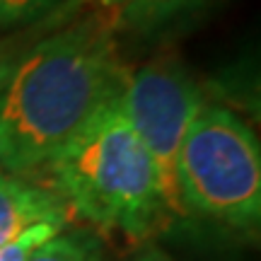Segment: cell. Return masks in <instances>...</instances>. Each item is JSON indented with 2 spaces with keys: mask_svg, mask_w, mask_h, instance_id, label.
<instances>
[{
  "mask_svg": "<svg viewBox=\"0 0 261 261\" xmlns=\"http://www.w3.org/2000/svg\"><path fill=\"white\" fill-rule=\"evenodd\" d=\"M54 3L56 0H0V29L37 17Z\"/></svg>",
  "mask_w": 261,
  "mask_h": 261,
  "instance_id": "ba28073f",
  "label": "cell"
},
{
  "mask_svg": "<svg viewBox=\"0 0 261 261\" xmlns=\"http://www.w3.org/2000/svg\"><path fill=\"white\" fill-rule=\"evenodd\" d=\"M133 261H172V259H169V254H165L155 244H143L138 252H136Z\"/></svg>",
  "mask_w": 261,
  "mask_h": 261,
  "instance_id": "9c48e42d",
  "label": "cell"
},
{
  "mask_svg": "<svg viewBox=\"0 0 261 261\" xmlns=\"http://www.w3.org/2000/svg\"><path fill=\"white\" fill-rule=\"evenodd\" d=\"M29 261H109L102 240L94 232L77 227L68 230L63 227L56 237L44 242Z\"/></svg>",
  "mask_w": 261,
  "mask_h": 261,
  "instance_id": "8992f818",
  "label": "cell"
},
{
  "mask_svg": "<svg viewBox=\"0 0 261 261\" xmlns=\"http://www.w3.org/2000/svg\"><path fill=\"white\" fill-rule=\"evenodd\" d=\"M181 213L232 230H252L261 218V150L234 112L205 102L187 128L174 169Z\"/></svg>",
  "mask_w": 261,
  "mask_h": 261,
  "instance_id": "3957f363",
  "label": "cell"
},
{
  "mask_svg": "<svg viewBox=\"0 0 261 261\" xmlns=\"http://www.w3.org/2000/svg\"><path fill=\"white\" fill-rule=\"evenodd\" d=\"M104 5H123V3H158V0H102Z\"/></svg>",
  "mask_w": 261,
  "mask_h": 261,
  "instance_id": "8fae6325",
  "label": "cell"
},
{
  "mask_svg": "<svg viewBox=\"0 0 261 261\" xmlns=\"http://www.w3.org/2000/svg\"><path fill=\"white\" fill-rule=\"evenodd\" d=\"M65 203L51 189L0 169V247L41 220H68Z\"/></svg>",
  "mask_w": 261,
  "mask_h": 261,
  "instance_id": "5b68a950",
  "label": "cell"
},
{
  "mask_svg": "<svg viewBox=\"0 0 261 261\" xmlns=\"http://www.w3.org/2000/svg\"><path fill=\"white\" fill-rule=\"evenodd\" d=\"M112 34L83 22L56 32L22 58L0 90V169H46L107 109L126 83Z\"/></svg>",
  "mask_w": 261,
  "mask_h": 261,
  "instance_id": "6da1fadb",
  "label": "cell"
},
{
  "mask_svg": "<svg viewBox=\"0 0 261 261\" xmlns=\"http://www.w3.org/2000/svg\"><path fill=\"white\" fill-rule=\"evenodd\" d=\"M8 75H10L8 63H5V61H3V56H0V90H3V85H5V80H8Z\"/></svg>",
  "mask_w": 261,
  "mask_h": 261,
  "instance_id": "30bf717a",
  "label": "cell"
},
{
  "mask_svg": "<svg viewBox=\"0 0 261 261\" xmlns=\"http://www.w3.org/2000/svg\"><path fill=\"white\" fill-rule=\"evenodd\" d=\"M46 169L54 179L51 191L68 213L99 230L145 240L177 218L158 165L126 121L119 99L97 114Z\"/></svg>",
  "mask_w": 261,
  "mask_h": 261,
  "instance_id": "7a4b0ae2",
  "label": "cell"
},
{
  "mask_svg": "<svg viewBox=\"0 0 261 261\" xmlns=\"http://www.w3.org/2000/svg\"><path fill=\"white\" fill-rule=\"evenodd\" d=\"M119 104L130 128L155 160L172 208L181 215L174 169L189 123L205 104L201 87L174 61H158L126 75Z\"/></svg>",
  "mask_w": 261,
  "mask_h": 261,
  "instance_id": "277c9868",
  "label": "cell"
},
{
  "mask_svg": "<svg viewBox=\"0 0 261 261\" xmlns=\"http://www.w3.org/2000/svg\"><path fill=\"white\" fill-rule=\"evenodd\" d=\"M63 227H68V220H41V223L29 225L0 247V261H29V256L41 244L56 237Z\"/></svg>",
  "mask_w": 261,
  "mask_h": 261,
  "instance_id": "52a82bcc",
  "label": "cell"
}]
</instances>
